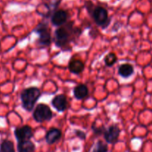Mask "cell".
Listing matches in <instances>:
<instances>
[{"mask_svg":"<svg viewBox=\"0 0 152 152\" xmlns=\"http://www.w3.org/2000/svg\"><path fill=\"white\" fill-rule=\"evenodd\" d=\"M80 32V29L74 27V22H66L55 31V44L57 47L65 49Z\"/></svg>","mask_w":152,"mask_h":152,"instance_id":"6da1fadb","label":"cell"},{"mask_svg":"<svg viewBox=\"0 0 152 152\" xmlns=\"http://www.w3.org/2000/svg\"><path fill=\"white\" fill-rule=\"evenodd\" d=\"M86 7L96 25L102 28H105L109 25L110 19L106 9L101 6H94L91 1H86Z\"/></svg>","mask_w":152,"mask_h":152,"instance_id":"7a4b0ae2","label":"cell"},{"mask_svg":"<svg viewBox=\"0 0 152 152\" xmlns=\"http://www.w3.org/2000/svg\"><path fill=\"white\" fill-rule=\"evenodd\" d=\"M41 95L39 89L35 86L25 89L21 93L22 107L27 111H31L39 98Z\"/></svg>","mask_w":152,"mask_h":152,"instance_id":"3957f363","label":"cell"},{"mask_svg":"<svg viewBox=\"0 0 152 152\" xmlns=\"http://www.w3.org/2000/svg\"><path fill=\"white\" fill-rule=\"evenodd\" d=\"M39 36L38 43L40 46H48L51 43V36L48 23L41 22L34 30Z\"/></svg>","mask_w":152,"mask_h":152,"instance_id":"277c9868","label":"cell"},{"mask_svg":"<svg viewBox=\"0 0 152 152\" xmlns=\"http://www.w3.org/2000/svg\"><path fill=\"white\" fill-rule=\"evenodd\" d=\"M53 113L50 107L45 104H39L36 107L33 116L37 122H43L51 119Z\"/></svg>","mask_w":152,"mask_h":152,"instance_id":"5b68a950","label":"cell"},{"mask_svg":"<svg viewBox=\"0 0 152 152\" xmlns=\"http://www.w3.org/2000/svg\"><path fill=\"white\" fill-rule=\"evenodd\" d=\"M14 134L18 142L30 140L33 137V130L29 125H24L20 128H16Z\"/></svg>","mask_w":152,"mask_h":152,"instance_id":"8992f818","label":"cell"},{"mask_svg":"<svg viewBox=\"0 0 152 152\" xmlns=\"http://www.w3.org/2000/svg\"><path fill=\"white\" fill-rule=\"evenodd\" d=\"M120 134V130L117 125H114L108 127L105 130L103 134L105 141L108 143H115L118 139V137Z\"/></svg>","mask_w":152,"mask_h":152,"instance_id":"52a82bcc","label":"cell"},{"mask_svg":"<svg viewBox=\"0 0 152 152\" xmlns=\"http://www.w3.org/2000/svg\"><path fill=\"white\" fill-rule=\"evenodd\" d=\"M68 13L65 10H56L51 16V22L56 26H62L67 22Z\"/></svg>","mask_w":152,"mask_h":152,"instance_id":"ba28073f","label":"cell"},{"mask_svg":"<svg viewBox=\"0 0 152 152\" xmlns=\"http://www.w3.org/2000/svg\"><path fill=\"white\" fill-rule=\"evenodd\" d=\"M51 104L53 107L59 112L65 111L68 107V100H67L66 96L63 94L56 95L52 100Z\"/></svg>","mask_w":152,"mask_h":152,"instance_id":"9c48e42d","label":"cell"},{"mask_svg":"<svg viewBox=\"0 0 152 152\" xmlns=\"http://www.w3.org/2000/svg\"><path fill=\"white\" fill-rule=\"evenodd\" d=\"M62 137V132L58 128H53L49 130L45 135V140L48 144H53Z\"/></svg>","mask_w":152,"mask_h":152,"instance_id":"30bf717a","label":"cell"},{"mask_svg":"<svg viewBox=\"0 0 152 152\" xmlns=\"http://www.w3.org/2000/svg\"><path fill=\"white\" fill-rule=\"evenodd\" d=\"M68 69L74 74H80L85 69V64L80 60H72L69 62Z\"/></svg>","mask_w":152,"mask_h":152,"instance_id":"8fae6325","label":"cell"},{"mask_svg":"<svg viewBox=\"0 0 152 152\" xmlns=\"http://www.w3.org/2000/svg\"><path fill=\"white\" fill-rule=\"evenodd\" d=\"M18 152H34L35 145L30 140L18 142Z\"/></svg>","mask_w":152,"mask_h":152,"instance_id":"7c38bea8","label":"cell"},{"mask_svg":"<svg viewBox=\"0 0 152 152\" xmlns=\"http://www.w3.org/2000/svg\"><path fill=\"white\" fill-rule=\"evenodd\" d=\"M74 95L77 99H83L88 95V89L85 84H79L74 88Z\"/></svg>","mask_w":152,"mask_h":152,"instance_id":"4fadbf2b","label":"cell"},{"mask_svg":"<svg viewBox=\"0 0 152 152\" xmlns=\"http://www.w3.org/2000/svg\"><path fill=\"white\" fill-rule=\"evenodd\" d=\"M119 75L123 77L127 78L130 77L134 73V67L130 63L122 64L118 69Z\"/></svg>","mask_w":152,"mask_h":152,"instance_id":"5bb4252c","label":"cell"},{"mask_svg":"<svg viewBox=\"0 0 152 152\" xmlns=\"http://www.w3.org/2000/svg\"><path fill=\"white\" fill-rule=\"evenodd\" d=\"M0 152H15L13 142L10 140H4L0 145Z\"/></svg>","mask_w":152,"mask_h":152,"instance_id":"9a60e30c","label":"cell"},{"mask_svg":"<svg viewBox=\"0 0 152 152\" xmlns=\"http://www.w3.org/2000/svg\"><path fill=\"white\" fill-rule=\"evenodd\" d=\"M117 61V58L114 53H109L105 58V63L107 66H112Z\"/></svg>","mask_w":152,"mask_h":152,"instance_id":"2e32d148","label":"cell"},{"mask_svg":"<svg viewBox=\"0 0 152 152\" xmlns=\"http://www.w3.org/2000/svg\"><path fill=\"white\" fill-rule=\"evenodd\" d=\"M93 152H108V145L102 141H99L95 145Z\"/></svg>","mask_w":152,"mask_h":152,"instance_id":"e0dca14e","label":"cell"},{"mask_svg":"<svg viewBox=\"0 0 152 152\" xmlns=\"http://www.w3.org/2000/svg\"><path fill=\"white\" fill-rule=\"evenodd\" d=\"M92 129H93L94 133L95 134H103L104 131H105V128L104 127H99V128H96V127L94 126L92 127Z\"/></svg>","mask_w":152,"mask_h":152,"instance_id":"ac0fdd59","label":"cell"},{"mask_svg":"<svg viewBox=\"0 0 152 152\" xmlns=\"http://www.w3.org/2000/svg\"><path fill=\"white\" fill-rule=\"evenodd\" d=\"M75 134L77 137H80V138L82 139H86V134H85L83 131H80V130H77V131H76Z\"/></svg>","mask_w":152,"mask_h":152,"instance_id":"d6986e66","label":"cell"}]
</instances>
